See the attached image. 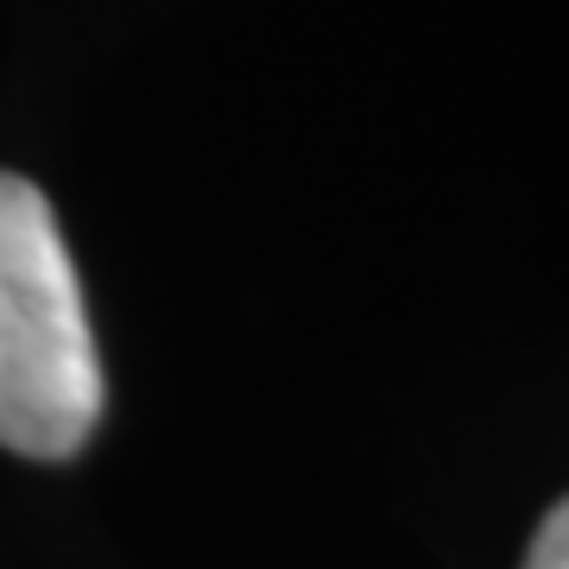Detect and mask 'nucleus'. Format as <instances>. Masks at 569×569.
<instances>
[{"label": "nucleus", "instance_id": "f03ea898", "mask_svg": "<svg viewBox=\"0 0 569 569\" xmlns=\"http://www.w3.org/2000/svg\"><path fill=\"white\" fill-rule=\"evenodd\" d=\"M526 569H569V500H557L545 512V526L526 550Z\"/></svg>", "mask_w": 569, "mask_h": 569}, {"label": "nucleus", "instance_id": "f257e3e1", "mask_svg": "<svg viewBox=\"0 0 569 569\" xmlns=\"http://www.w3.org/2000/svg\"><path fill=\"white\" fill-rule=\"evenodd\" d=\"M102 355L39 183L0 171V449L70 462L102 425Z\"/></svg>", "mask_w": 569, "mask_h": 569}]
</instances>
